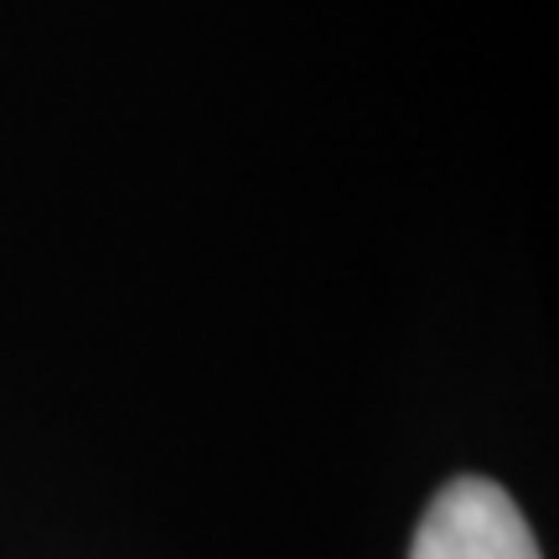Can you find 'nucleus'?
I'll use <instances>...</instances> for the list:
<instances>
[{"instance_id":"1","label":"nucleus","mask_w":559,"mask_h":559,"mask_svg":"<svg viewBox=\"0 0 559 559\" xmlns=\"http://www.w3.org/2000/svg\"><path fill=\"white\" fill-rule=\"evenodd\" d=\"M409 559H544L519 502L487 477L445 481L415 528Z\"/></svg>"}]
</instances>
